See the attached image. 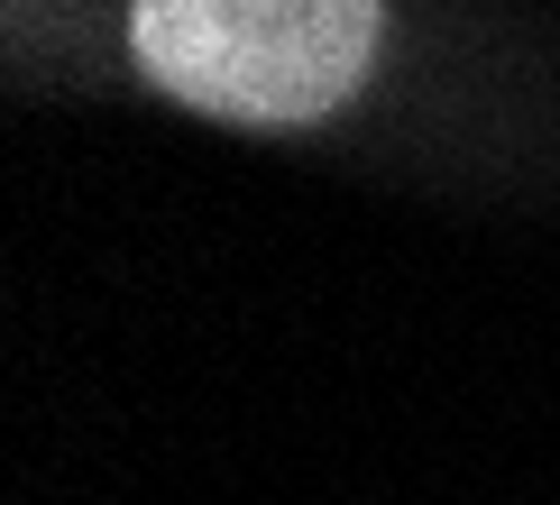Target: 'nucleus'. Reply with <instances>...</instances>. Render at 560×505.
<instances>
[{
    "mask_svg": "<svg viewBox=\"0 0 560 505\" xmlns=\"http://www.w3.org/2000/svg\"><path fill=\"white\" fill-rule=\"evenodd\" d=\"M138 64L212 120H322L377 64V0H138Z\"/></svg>",
    "mask_w": 560,
    "mask_h": 505,
    "instance_id": "1",
    "label": "nucleus"
}]
</instances>
